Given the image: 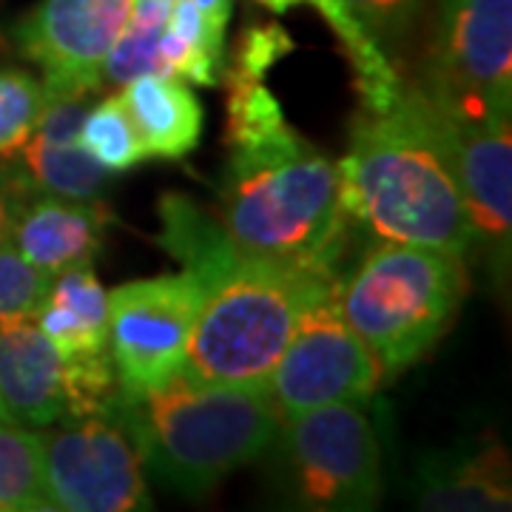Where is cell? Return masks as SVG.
Listing matches in <instances>:
<instances>
[{"label":"cell","instance_id":"cell-1","mask_svg":"<svg viewBox=\"0 0 512 512\" xmlns=\"http://www.w3.org/2000/svg\"><path fill=\"white\" fill-rule=\"evenodd\" d=\"M160 245L200 288L183 370L205 384L265 387L302 313L339 274L239 254L214 214L183 194L160 200Z\"/></svg>","mask_w":512,"mask_h":512},{"label":"cell","instance_id":"cell-2","mask_svg":"<svg viewBox=\"0 0 512 512\" xmlns=\"http://www.w3.org/2000/svg\"><path fill=\"white\" fill-rule=\"evenodd\" d=\"M336 168L345 214L373 237L461 259L476 251L439 117L419 83H402L387 109L359 111Z\"/></svg>","mask_w":512,"mask_h":512},{"label":"cell","instance_id":"cell-3","mask_svg":"<svg viewBox=\"0 0 512 512\" xmlns=\"http://www.w3.org/2000/svg\"><path fill=\"white\" fill-rule=\"evenodd\" d=\"M214 217L239 254L339 274L350 228L339 168L288 123L234 148Z\"/></svg>","mask_w":512,"mask_h":512},{"label":"cell","instance_id":"cell-4","mask_svg":"<svg viewBox=\"0 0 512 512\" xmlns=\"http://www.w3.org/2000/svg\"><path fill=\"white\" fill-rule=\"evenodd\" d=\"M137 444L146 470L177 493L202 495L262 458L282 430L268 387L191 379L183 367L137 402L111 413Z\"/></svg>","mask_w":512,"mask_h":512},{"label":"cell","instance_id":"cell-5","mask_svg":"<svg viewBox=\"0 0 512 512\" xmlns=\"http://www.w3.org/2000/svg\"><path fill=\"white\" fill-rule=\"evenodd\" d=\"M467 296L464 259L421 245L379 239L345 279L336 302L384 379L421 362L456 322Z\"/></svg>","mask_w":512,"mask_h":512},{"label":"cell","instance_id":"cell-6","mask_svg":"<svg viewBox=\"0 0 512 512\" xmlns=\"http://www.w3.org/2000/svg\"><path fill=\"white\" fill-rule=\"evenodd\" d=\"M421 92L470 117H510L512 0H439Z\"/></svg>","mask_w":512,"mask_h":512},{"label":"cell","instance_id":"cell-7","mask_svg":"<svg viewBox=\"0 0 512 512\" xmlns=\"http://www.w3.org/2000/svg\"><path fill=\"white\" fill-rule=\"evenodd\" d=\"M296 498L311 510H370L382 495L376 430L359 404H325L282 419Z\"/></svg>","mask_w":512,"mask_h":512},{"label":"cell","instance_id":"cell-8","mask_svg":"<svg viewBox=\"0 0 512 512\" xmlns=\"http://www.w3.org/2000/svg\"><path fill=\"white\" fill-rule=\"evenodd\" d=\"M197 308L200 288L185 271L126 282L109 293V356L120 402L143 399L183 367Z\"/></svg>","mask_w":512,"mask_h":512},{"label":"cell","instance_id":"cell-9","mask_svg":"<svg viewBox=\"0 0 512 512\" xmlns=\"http://www.w3.org/2000/svg\"><path fill=\"white\" fill-rule=\"evenodd\" d=\"M336 285L302 313L268 376L282 419L325 404H365L384 382L376 356L339 311Z\"/></svg>","mask_w":512,"mask_h":512},{"label":"cell","instance_id":"cell-10","mask_svg":"<svg viewBox=\"0 0 512 512\" xmlns=\"http://www.w3.org/2000/svg\"><path fill=\"white\" fill-rule=\"evenodd\" d=\"M46 478L57 510H151L146 464L114 416H80L40 427Z\"/></svg>","mask_w":512,"mask_h":512},{"label":"cell","instance_id":"cell-11","mask_svg":"<svg viewBox=\"0 0 512 512\" xmlns=\"http://www.w3.org/2000/svg\"><path fill=\"white\" fill-rule=\"evenodd\" d=\"M137 0H40L15 26V43L43 72L46 92H100V66Z\"/></svg>","mask_w":512,"mask_h":512},{"label":"cell","instance_id":"cell-12","mask_svg":"<svg viewBox=\"0 0 512 512\" xmlns=\"http://www.w3.org/2000/svg\"><path fill=\"white\" fill-rule=\"evenodd\" d=\"M444 146L473 228L478 251L507 265L512 237V131L510 117H470L439 106Z\"/></svg>","mask_w":512,"mask_h":512},{"label":"cell","instance_id":"cell-13","mask_svg":"<svg viewBox=\"0 0 512 512\" xmlns=\"http://www.w3.org/2000/svg\"><path fill=\"white\" fill-rule=\"evenodd\" d=\"M114 220L103 200H69L49 191H32L18 208L9 242L43 274L92 265L106 228Z\"/></svg>","mask_w":512,"mask_h":512},{"label":"cell","instance_id":"cell-14","mask_svg":"<svg viewBox=\"0 0 512 512\" xmlns=\"http://www.w3.org/2000/svg\"><path fill=\"white\" fill-rule=\"evenodd\" d=\"M94 92H46V106L32 137L20 148L23 171L37 191L69 200H103L109 171L80 148L77 134Z\"/></svg>","mask_w":512,"mask_h":512},{"label":"cell","instance_id":"cell-15","mask_svg":"<svg viewBox=\"0 0 512 512\" xmlns=\"http://www.w3.org/2000/svg\"><path fill=\"white\" fill-rule=\"evenodd\" d=\"M66 416L63 359L35 316L0 325V419L40 430Z\"/></svg>","mask_w":512,"mask_h":512},{"label":"cell","instance_id":"cell-16","mask_svg":"<svg viewBox=\"0 0 512 512\" xmlns=\"http://www.w3.org/2000/svg\"><path fill=\"white\" fill-rule=\"evenodd\" d=\"M35 322L63 365L109 353V291L100 285L94 265L57 274Z\"/></svg>","mask_w":512,"mask_h":512},{"label":"cell","instance_id":"cell-17","mask_svg":"<svg viewBox=\"0 0 512 512\" xmlns=\"http://www.w3.org/2000/svg\"><path fill=\"white\" fill-rule=\"evenodd\" d=\"M120 103L128 111L148 157L183 160L202 137V106L180 77L143 74L120 86Z\"/></svg>","mask_w":512,"mask_h":512},{"label":"cell","instance_id":"cell-18","mask_svg":"<svg viewBox=\"0 0 512 512\" xmlns=\"http://www.w3.org/2000/svg\"><path fill=\"white\" fill-rule=\"evenodd\" d=\"M256 3H262L276 15H285L293 6H313L322 18L328 20V26L333 29V35L339 37L342 52L353 69V83L362 97V109H387L396 100V94L402 92L404 80L390 66V60L382 52V43L373 37V32L362 20L356 18V12L345 0H256Z\"/></svg>","mask_w":512,"mask_h":512},{"label":"cell","instance_id":"cell-19","mask_svg":"<svg viewBox=\"0 0 512 512\" xmlns=\"http://www.w3.org/2000/svg\"><path fill=\"white\" fill-rule=\"evenodd\" d=\"M510 501V456L501 444L481 447L476 456L456 461L447 473L430 478L419 495L421 510L436 512L510 510Z\"/></svg>","mask_w":512,"mask_h":512},{"label":"cell","instance_id":"cell-20","mask_svg":"<svg viewBox=\"0 0 512 512\" xmlns=\"http://www.w3.org/2000/svg\"><path fill=\"white\" fill-rule=\"evenodd\" d=\"M40 433L0 421V512H55Z\"/></svg>","mask_w":512,"mask_h":512},{"label":"cell","instance_id":"cell-21","mask_svg":"<svg viewBox=\"0 0 512 512\" xmlns=\"http://www.w3.org/2000/svg\"><path fill=\"white\" fill-rule=\"evenodd\" d=\"M171 0H137L120 37L109 55L103 57L100 80L103 86H126L128 80L143 74H165L163 35L168 26ZM168 77V74H165Z\"/></svg>","mask_w":512,"mask_h":512},{"label":"cell","instance_id":"cell-22","mask_svg":"<svg viewBox=\"0 0 512 512\" xmlns=\"http://www.w3.org/2000/svg\"><path fill=\"white\" fill-rule=\"evenodd\" d=\"M77 143L94 163L106 168L109 174L131 171L134 165L148 160L146 143L137 134V128L131 123V117L123 109L117 94L100 100L97 106L86 111L80 134H77Z\"/></svg>","mask_w":512,"mask_h":512},{"label":"cell","instance_id":"cell-23","mask_svg":"<svg viewBox=\"0 0 512 512\" xmlns=\"http://www.w3.org/2000/svg\"><path fill=\"white\" fill-rule=\"evenodd\" d=\"M228 103H225V140L231 148H248L268 140L285 126L282 106L262 80L225 74Z\"/></svg>","mask_w":512,"mask_h":512},{"label":"cell","instance_id":"cell-24","mask_svg":"<svg viewBox=\"0 0 512 512\" xmlns=\"http://www.w3.org/2000/svg\"><path fill=\"white\" fill-rule=\"evenodd\" d=\"M46 106L43 80L23 69H0V157L15 160Z\"/></svg>","mask_w":512,"mask_h":512},{"label":"cell","instance_id":"cell-25","mask_svg":"<svg viewBox=\"0 0 512 512\" xmlns=\"http://www.w3.org/2000/svg\"><path fill=\"white\" fill-rule=\"evenodd\" d=\"M55 276L43 274L15 251L12 242L0 245V325L35 316L52 288Z\"/></svg>","mask_w":512,"mask_h":512},{"label":"cell","instance_id":"cell-26","mask_svg":"<svg viewBox=\"0 0 512 512\" xmlns=\"http://www.w3.org/2000/svg\"><path fill=\"white\" fill-rule=\"evenodd\" d=\"M296 49L293 37L279 26V23H254L245 26L239 32L234 43V57H231V69H222L225 74L234 77H254L262 80L268 69H274L285 55H291Z\"/></svg>","mask_w":512,"mask_h":512},{"label":"cell","instance_id":"cell-27","mask_svg":"<svg viewBox=\"0 0 512 512\" xmlns=\"http://www.w3.org/2000/svg\"><path fill=\"white\" fill-rule=\"evenodd\" d=\"M345 3L379 43L384 37L393 40V37L404 35L413 26L421 6V0H345Z\"/></svg>","mask_w":512,"mask_h":512},{"label":"cell","instance_id":"cell-28","mask_svg":"<svg viewBox=\"0 0 512 512\" xmlns=\"http://www.w3.org/2000/svg\"><path fill=\"white\" fill-rule=\"evenodd\" d=\"M32 191H37V188L29 180V174L23 171V165L0 157V245L9 242L18 208Z\"/></svg>","mask_w":512,"mask_h":512},{"label":"cell","instance_id":"cell-29","mask_svg":"<svg viewBox=\"0 0 512 512\" xmlns=\"http://www.w3.org/2000/svg\"><path fill=\"white\" fill-rule=\"evenodd\" d=\"M194 6H200L202 12L211 20H217L220 26H228L231 20V9H234V0H191Z\"/></svg>","mask_w":512,"mask_h":512},{"label":"cell","instance_id":"cell-30","mask_svg":"<svg viewBox=\"0 0 512 512\" xmlns=\"http://www.w3.org/2000/svg\"><path fill=\"white\" fill-rule=\"evenodd\" d=\"M0 421H3V419H0Z\"/></svg>","mask_w":512,"mask_h":512}]
</instances>
